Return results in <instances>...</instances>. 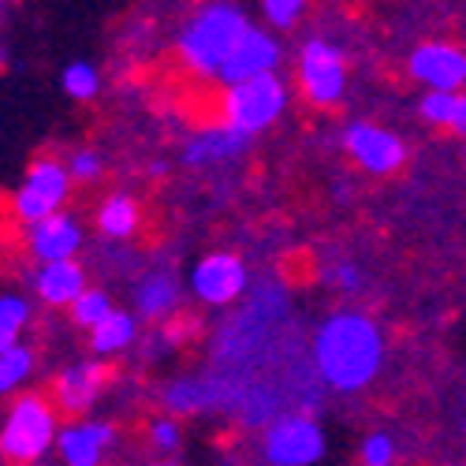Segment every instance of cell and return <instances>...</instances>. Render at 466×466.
Wrapping results in <instances>:
<instances>
[{"instance_id": "cell-1", "label": "cell", "mask_w": 466, "mask_h": 466, "mask_svg": "<svg viewBox=\"0 0 466 466\" xmlns=\"http://www.w3.org/2000/svg\"><path fill=\"white\" fill-rule=\"evenodd\" d=\"M380 332L362 314H332L314 339L318 370L339 392H355V388L370 384L380 370Z\"/></svg>"}, {"instance_id": "cell-2", "label": "cell", "mask_w": 466, "mask_h": 466, "mask_svg": "<svg viewBox=\"0 0 466 466\" xmlns=\"http://www.w3.org/2000/svg\"><path fill=\"white\" fill-rule=\"evenodd\" d=\"M247 30H250V23L236 5H213L183 30L179 53L194 71L220 75V67L228 64L231 53H236V46L243 42Z\"/></svg>"}, {"instance_id": "cell-3", "label": "cell", "mask_w": 466, "mask_h": 466, "mask_svg": "<svg viewBox=\"0 0 466 466\" xmlns=\"http://www.w3.org/2000/svg\"><path fill=\"white\" fill-rule=\"evenodd\" d=\"M288 94L280 86L277 75H261V79H250V83H239V86H228L224 94V120L231 131L239 135H254V131H265L268 124L280 116Z\"/></svg>"}, {"instance_id": "cell-4", "label": "cell", "mask_w": 466, "mask_h": 466, "mask_svg": "<svg viewBox=\"0 0 466 466\" xmlns=\"http://www.w3.org/2000/svg\"><path fill=\"white\" fill-rule=\"evenodd\" d=\"M56 441V414L42 396H23L0 433V448L15 462H34Z\"/></svg>"}, {"instance_id": "cell-5", "label": "cell", "mask_w": 466, "mask_h": 466, "mask_svg": "<svg viewBox=\"0 0 466 466\" xmlns=\"http://www.w3.org/2000/svg\"><path fill=\"white\" fill-rule=\"evenodd\" d=\"M325 455V433L314 418L284 414L265 433V459L273 466H309Z\"/></svg>"}, {"instance_id": "cell-6", "label": "cell", "mask_w": 466, "mask_h": 466, "mask_svg": "<svg viewBox=\"0 0 466 466\" xmlns=\"http://www.w3.org/2000/svg\"><path fill=\"white\" fill-rule=\"evenodd\" d=\"M299 79H302V94L314 105H336L343 97V83H347L339 49L329 42H306Z\"/></svg>"}, {"instance_id": "cell-7", "label": "cell", "mask_w": 466, "mask_h": 466, "mask_svg": "<svg viewBox=\"0 0 466 466\" xmlns=\"http://www.w3.org/2000/svg\"><path fill=\"white\" fill-rule=\"evenodd\" d=\"M190 288L202 302L224 306L247 288V268L236 254H209V258H202L198 265H194Z\"/></svg>"}, {"instance_id": "cell-8", "label": "cell", "mask_w": 466, "mask_h": 466, "mask_svg": "<svg viewBox=\"0 0 466 466\" xmlns=\"http://www.w3.org/2000/svg\"><path fill=\"white\" fill-rule=\"evenodd\" d=\"M410 75L437 94H459L466 83V53L455 46H418L410 53Z\"/></svg>"}, {"instance_id": "cell-9", "label": "cell", "mask_w": 466, "mask_h": 466, "mask_svg": "<svg viewBox=\"0 0 466 466\" xmlns=\"http://www.w3.org/2000/svg\"><path fill=\"white\" fill-rule=\"evenodd\" d=\"M343 146H347V153H351V157L366 172H392L407 157L403 142L392 131L373 127V124H351V127H347V135H343Z\"/></svg>"}, {"instance_id": "cell-10", "label": "cell", "mask_w": 466, "mask_h": 466, "mask_svg": "<svg viewBox=\"0 0 466 466\" xmlns=\"http://www.w3.org/2000/svg\"><path fill=\"white\" fill-rule=\"evenodd\" d=\"M280 60V49L277 42L268 37L265 30H247L243 42L236 46V53L228 56V64L220 67V83L228 86H239V83H250V79H261V75H273V64Z\"/></svg>"}, {"instance_id": "cell-11", "label": "cell", "mask_w": 466, "mask_h": 466, "mask_svg": "<svg viewBox=\"0 0 466 466\" xmlns=\"http://www.w3.org/2000/svg\"><path fill=\"white\" fill-rule=\"evenodd\" d=\"M79 243H83L79 224H75L71 217H64V213H53L49 220L34 224V231H30V250L42 258L46 265H53V261H71L75 250H79Z\"/></svg>"}, {"instance_id": "cell-12", "label": "cell", "mask_w": 466, "mask_h": 466, "mask_svg": "<svg viewBox=\"0 0 466 466\" xmlns=\"http://www.w3.org/2000/svg\"><path fill=\"white\" fill-rule=\"evenodd\" d=\"M108 441H112L108 425H97V421L71 425V430L60 433V455L67 459V466H97Z\"/></svg>"}, {"instance_id": "cell-13", "label": "cell", "mask_w": 466, "mask_h": 466, "mask_svg": "<svg viewBox=\"0 0 466 466\" xmlns=\"http://www.w3.org/2000/svg\"><path fill=\"white\" fill-rule=\"evenodd\" d=\"M105 366H97V362H83V366H71V370H64L60 373V380H56V396H60V403L67 407V410H86L94 400H97V392L105 388Z\"/></svg>"}, {"instance_id": "cell-14", "label": "cell", "mask_w": 466, "mask_h": 466, "mask_svg": "<svg viewBox=\"0 0 466 466\" xmlns=\"http://www.w3.org/2000/svg\"><path fill=\"white\" fill-rule=\"evenodd\" d=\"M34 288H37V295H42L46 302H53V306H71L75 299L86 291V273L75 261H53V265H46L42 273H37Z\"/></svg>"}, {"instance_id": "cell-15", "label": "cell", "mask_w": 466, "mask_h": 466, "mask_svg": "<svg viewBox=\"0 0 466 466\" xmlns=\"http://www.w3.org/2000/svg\"><path fill=\"white\" fill-rule=\"evenodd\" d=\"M247 146V135L231 131V127H217L198 135L187 146V161L190 165H209V161H224V157H236V153Z\"/></svg>"}, {"instance_id": "cell-16", "label": "cell", "mask_w": 466, "mask_h": 466, "mask_svg": "<svg viewBox=\"0 0 466 466\" xmlns=\"http://www.w3.org/2000/svg\"><path fill=\"white\" fill-rule=\"evenodd\" d=\"M23 190H30L34 198H42L49 209H56L64 202V194H67V172L53 161H37L23 183Z\"/></svg>"}, {"instance_id": "cell-17", "label": "cell", "mask_w": 466, "mask_h": 466, "mask_svg": "<svg viewBox=\"0 0 466 466\" xmlns=\"http://www.w3.org/2000/svg\"><path fill=\"white\" fill-rule=\"evenodd\" d=\"M97 224H101L105 236H112V239L131 236V231L138 228V206H135V198H127V194H112V198L101 206V213H97Z\"/></svg>"}, {"instance_id": "cell-18", "label": "cell", "mask_w": 466, "mask_h": 466, "mask_svg": "<svg viewBox=\"0 0 466 466\" xmlns=\"http://www.w3.org/2000/svg\"><path fill=\"white\" fill-rule=\"evenodd\" d=\"M131 339H135V318H131V314H120V309H112V318L101 321V325L90 332V343H94L97 355L124 351Z\"/></svg>"}, {"instance_id": "cell-19", "label": "cell", "mask_w": 466, "mask_h": 466, "mask_svg": "<svg viewBox=\"0 0 466 466\" xmlns=\"http://www.w3.org/2000/svg\"><path fill=\"white\" fill-rule=\"evenodd\" d=\"M176 280H168V277H149V280H142V288H138V314L142 318H161V314H168V309L176 306Z\"/></svg>"}, {"instance_id": "cell-20", "label": "cell", "mask_w": 466, "mask_h": 466, "mask_svg": "<svg viewBox=\"0 0 466 466\" xmlns=\"http://www.w3.org/2000/svg\"><path fill=\"white\" fill-rule=\"evenodd\" d=\"M71 318L79 321V325H86V329L94 332L101 321H108V318H112V302H108V295H105V291L86 288L79 299L71 302Z\"/></svg>"}, {"instance_id": "cell-21", "label": "cell", "mask_w": 466, "mask_h": 466, "mask_svg": "<svg viewBox=\"0 0 466 466\" xmlns=\"http://www.w3.org/2000/svg\"><path fill=\"white\" fill-rule=\"evenodd\" d=\"M30 366H34V359L26 347H12L8 355H0V392H12L19 380H26Z\"/></svg>"}, {"instance_id": "cell-22", "label": "cell", "mask_w": 466, "mask_h": 466, "mask_svg": "<svg viewBox=\"0 0 466 466\" xmlns=\"http://www.w3.org/2000/svg\"><path fill=\"white\" fill-rule=\"evenodd\" d=\"M97 86H101V79H97V71L86 64V60H79V64H71L67 71H64V90L71 94V97H94L97 94Z\"/></svg>"}, {"instance_id": "cell-23", "label": "cell", "mask_w": 466, "mask_h": 466, "mask_svg": "<svg viewBox=\"0 0 466 466\" xmlns=\"http://www.w3.org/2000/svg\"><path fill=\"white\" fill-rule=\"evenodd\" d=\"M455 105H459V94H437V90H430V94H425V101H421V116H425L430 124L451 127Z\"/></svg>"}, {"instance_id": "cell-24", "label": "cell", "mask_w": 466, "mask_h": 466, "mask_svg": "<svg viewBox=\"0 0 466 466\" xmlns=\"http://www.w3.org/2000/svg\"><path fill=\"white\" fill-rule=\"evenodd\" d=\"M392 459H396V448H392V441H388L384 433H373L362 444V462L366 466H392Z\"/></svg>"}, {"instance_id": "cell-25", "label": "cell", "mask_w": 466, "mask_h": 466, "mask_svg": "<svg viewBox=\"0 0 466 466\" xmlns=\"http://www.w3.org/2000/svg\"><path fill=\"white\" fill-rule=\"evenodd\" d=\"M302 8H306L302 0H265V15H268V23H277V26H295Z\"/></svg>"}, {"instance_id": "cell-26", "label": "cell", "mask_w": 466, "mask_h": 466, "mask_svg": "<svg viewBox=\"0 0 466 466\" xmlns=\"http://www.w3.org/2000/svg\"><path fill=\"white\" fill-rule=\"evenodd\" d=\"M26 318H30V306H26V299H19V295H0V321H8L15 332L26 325Z\"/></svg>"}, {"instance_id": "cell-27", "label": "cell", "mask_w": 466, "mask_h": 466, "mask_svg": "<svg viewBox=\"0 0 466 466\" xmlns=\"http://www.w3.org/2000/svg\"><path fill=\"white\" fill-rule=\"evenodd\" d=\"M97 172H101V157H97V153L79 149V153L71 157V176H75V179H94Z\"/></svg>"}, {"instance_id": "cell-28", "label": "cell", "mask_w": 466, "mask_h": 466, "mask_svg": "<svg viewBox=\"0 0 466 466\" xmlns=\"http://www.w3.org/2000/svg\"><path fill=\"white\" fill-rule=\"evenodd\" d=\"M149 437H153V444H157V448L172 451V448L179 444V425H176L172 418H161V421H153V430H149Z\"/></svg>"}, {"instance_id": "cell-29", "label": "cell", "mask_w": 466, "mask_h": 466, "mask_svg": "<svg viewBox=\"0 0 466 466\" xmlns=\"http://www.w3.org/2000/svg\"><path fill=\"white\" fill-rule=\"evenodd\" d=\"M329 280L332 284H343V288H355L359 284V273H355L351 265H339V268H332V273H329Z\"/></svg>"}, {"instance_id": "cell-30", "label": "cell", "mask_w": 466, "mask_h": 466, "mask_svg": "<svg viewBox=\"0 0 466 466\" xmlns=\"http://www.w3.org/2000/svg\"><path fill=\"white\" fill-rule=\"evenodd\" d=\"M12 347H19V332L8 321H0V355H8Z\"/></svg>"}, {"instance_id": "cell-31", "label": "cell", "mask_w": 466, "mask_h": 466, "mask_svg": "<svg viewBox=\"0 0 466 466\" xmlns=\"http://www.w3.org/2000/svg\"><path fill=\"white\" fill-rule=\"evenodd\" d=\"M451 131L466 135V97L459 94V105H455V116H451Z\"/></svg>"}, {"instance_id": "cell-32", "label": "cell", "mask_w": 466, "mask_h": 466, "mask_svg": "<svg viewBox=\"0 0 466 466\" xmlns=\"http://www.w3.org/2000/svg\"><path fill=\"white\" fill-rule=\"evenodd\" d=\"M161 466H176V462H161Z\"/></svg>"}]
</instances>
